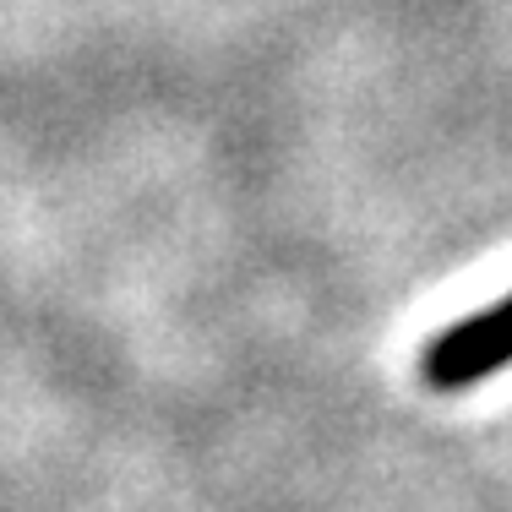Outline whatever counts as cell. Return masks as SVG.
<instances>
[{
    "label": "cell",
    "mask_w": 512,
    "mask_h": 512,
    "mask_svg": "<svg viewBox=\"0 0 512 512\" xmlns=\"http://www.w3.org/2000/svg\"><path fill=\"white\" fill-rule=\"evenodd\" d=\"M507 365H512V289L502 300H491L485 311L442 327L420 349V382L431 393H463V387L491 382Z\"/></svg>",
    "instance_id": "obj_1"
}]
</instances>
